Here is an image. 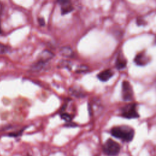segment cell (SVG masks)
<instances>
[{
	"label": "cell",
	"mask_w": 156,
	"mask_h": 156,
	"mask_svg": "<svg viewBox=\"0 0 156 156\" xmlns=\"http://www.w3.org/2000/svg\"><path fill=\"white\" fill-rule=\"evenodd\" d=\"M110 133L113 136L122 141L130 142L134 137L135 130L127 126H118L111 129Z\"/></svg>",
	"instance_id": "6da1fadb"
},
{
	"label": "cell",
	"mask_w": 156,
	"mask_h": 156,
	"mask_svg": "<svg viewBox=\"0 0 156 156\" xmlns=\"http://www.w3.org/2000/svg\"><path fill=\"white\" fill-rule=\"evenodd\" d=\"M121 150V146L113 140L109 138L104 143L102 146L104 153L108 156L117 155Z\"/></svg>",
	"instance_id": "7a4b0ae2"
},
{
	"label": "cell",
	"mask_w": 156,
	"mask_h": 156,
	"mask_svg": "<svg viewBox=\"0 0 156 156\" xmlns=\"http://www.w3.org/2000/svg\"><path fill=\"white\" fill-rule=\"evenodd\" d=\"M121 115L127 119H134L139 118V114L136 110V105L135 103L126 104L121 108Z\"/></svg>",
	"instance_id": "3957f363"
},
{
	"label": "cell",
	"mask_w": 156,
	"mask_h": 156,
	"mask_svg": "<svg viewBox=\"0 0 156 156\" xmlns=\"http://www.w3.org/2000/svg\"><path fill=\"white\" fill-rule=\"evenodd\" d=\"M122 98L125 101H130L133 98V91L129 82L124 80L122 83Z\"/></svg>",
	"instance_id": "277c9868"
},
{
	"label": "cell",
	"mask_w": 156,
	"mask_h": 156,
	"mask_svg": "<svg viewBox=\"0 0 156 156\" xmlns=\"http://www.w3.org/2000/svg\"><path fill=\"white\" fill-rule=\"evenodd\" d=\"M150 61V57L144 51L139 52L134 58V62L138 66H144L149 63Z\"/></svg>",
	"instance_id": "5b68a950"
},
{
	"label": "cell",
	"mask_w": 156,
	"mask_h": 156,
	"mask_svg": "<svg viewBox=\"0 0 156 156\" xmlns=\"http://www.w3.org/2000/svg\"><path fill=\"white\" fill-rule=\"evenodd\" d=\"M57 2L59 4L60 6V11L61 14L62 15L68 14L74 10V7L71 4V1L66 0H60L58 1Z\"/></svg>",
	"instance_id": "8992f818"
},
{
	"label": "cell",
	"mask_w": 156,
	"mask_h": 156,
	"mask_svg": "<svg viewBox=\"0 0 156 156\" xmlns=\"http://www.w3.org/2000/svg\"><path fill=\"white\" fill-rule=\"evenodd\" d=\"M113 71L111 69H107L101 72H100L97 77L99 80L102 82H106L109 80L113 76Z\"/></svg>",
	"instance_id": "52a82bcc"
},
{
	"label": "cell",
	"mask_w": 156,
	"mask_h": 156,
	"mask_svg": "<svg viewBox=\"0 0 156 156\" xmlns=\"http://www.w3.org/2000/svg\"><path fill=\"white\" fill-rule=\"evenodd\" d=\"M127 65V60L126 58L124 57L123 54L121 53L118 54L116 62H115V66L118 69H121L124 68Z\"/></svg>",
	"instance_id": "ba28073f"
},
{
	"label": "cell",
	"mask_w": 156,
	"mask_h": 156,
	"mask_svg": "<svg viewBox=\"0 0 156 156\" xmlns=\"http://www.w3.org/2000/svg\"><path fill=\"white\" fill-rule=\"evenodd\" d=\"M54 57V54L48 50H44L40 54L38 59L47 63Z\"/></svg>",
	"instance_id": "9c48e42d"
},
{
	"label": "cell",
	"mask_w": 156,
	"mask_h": 156,
	"mask_svg": "<svg viewBox=\"0 0 156 156\" xmlns=\"http://www.w3.org/2000/svg\"><path fill=\"white\" fill-rule=\"evenodd\" d=\"M60 54L65 57H72L74 55V52L72 49L69 46H64L61 48Z\"/></svg>",
	"instance_id": "30bf717a"
},
{
	"label": "cell",
	"mask_w": 156,
	"mask_h": 156,
	"mask_svg": "<svg viewBox=\"0 0 156 156\" xmlns=\"http://www.w3.org/2000/svg\"><path fill=\"white\" fill-rule=\"evenodd\" d=\"M60 117L62 119H63L64 121H65L66 122H70L73 119V117L71 115L66 113H62L60 115Z\"/></svg>",
	"instance_id": "8fae6325"
},
{
	"label": "cell",
	"mask_w": 156,
	"mask_h": 156,
	"mask_svg": "<svg viewBox=\"0 0 156 156\" xmlns=\"http://www.w3.org/2000/svg\"><path fill=\"white\" fill-rule=\"evenodd\" d=\"M8 51H9L8 47L0 43V54H4L7 52Z\"/></svg>",
	"instance_id": "7c38bea8"
},
{
	"label": "cell",
	"mask_w": 156,
	"mask_h": 156,
	"mask_svg": "<svg viewBox=\"0 0 156 156\" xmlns=\"http://www.w3.org/2000/svg\"><path fill=\"white\" fill-rule=\"evenodd\" d=\"M88 69V68L85 66H80L79 68H77V70L76 71V72L77 73H82V72H84L86 71Z\"/></svg>",
	"instance_id": "4fadbf2b"
},
{
	"label": "cell",
	"mask_w": 156,
	"mask_h": 156,
	"mask_svg": "<svg viewBox=\"0 0 156 156\" xmlns=\"http://www.w3.org/2000/svg\"><path fill=\"white\" fill-rule=\"evenodd\" d=\"M38 22L41 26H44L45 25V21L43 18H38Z\"/></svg>",
	"instance_id": "5bb4252c"
},
{
	"label": "cell",
	"mask_w": 156,
	"mask_h": 156,
	"mask_svg": "<svg viewBox=\"0 0 156 156\" xmlns=\"http://www.w3.org/2000/svg\"><path fill=\"white\" fill-rule=\"evenodd\" d=\"M23 130H20V131H19V132H16V133H9V136H14V137L18 136H19V135H20L21 134V133L23 132Z\"/></svg>",
	"instance_id": "9a60e30c"
},
{
	"label": "cell",
	"mask_w": 156,
	"mask_h": 156,
	"mask_svg": "<svg viewBox=\"0 0 156 156\" xmlns=\"http://www.w3.org/2000/svg\"><path fill=\"white\" fill-rule=\"evenodd\" d=\"M136 23L138 24V25H144V24H146V22L144 21V20L140 18V19H137L136 20Z\"/></svg>",
	"instance_id": "2e32d148"
},
{
	"label": "cell",
	"mask_w": 156,
	"mask_h": 156,
	"mask_svg": "<svg viewBox=\"0 0 156 156\" xmlns=\"http://www.w3.org/2000/svg\"><path fill=\"white\" fill-rule=\"evenodd\" d=\"M2 34V30H1V26H0V34Z\"/></svg>",
	"instance_id": "e0dca14e"
},
{
	"label": "cell",
	"mask_w": 156,
	"mask_h": 156,
	"mask_svg": "<svg viewBox=\"0 0 156 156\" xmlns=\"http://www.w3.org/2000/svg\"><path fill=\"white\" fill-rule=\"evenodd\" d=\"M155 43H156V37H155Z\"/></svg>",
	"instance_id": "ac0fdd59"
},
{
	"label": "cell",
	"mask_w": 156,
	"mask_h": 156,
	"mask_svg": "<svg viewBox=\"0 0 156 156\" xmlns=\"http://www.w3.org/2000/svg\"><path fill=\"white\" fill-rule=\"evenodd\" d=\"M27 156H30V155H29V154H28V155H27Z\"/></svg>",
	"instance_id": "d6986e66"
}]
</instances>
